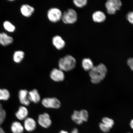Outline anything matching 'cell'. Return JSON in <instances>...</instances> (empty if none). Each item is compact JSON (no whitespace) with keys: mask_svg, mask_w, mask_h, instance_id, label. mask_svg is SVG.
<instances>
[{"mask_svg":"<svg viewBox=\"0 0 133 133\" xmlns=\"http://www.w3.org/2000/svg\"><path fill=\"white\" fill-rule=\"evenodd\" d=\"M71 133H79V131L77 128H75L72 130Z\"/></svg>","mask_w":133,"mask_h":133,"instance_id":"29","label":"cell"},{"mask_svg":"<svg viewBox=\"0 0 133 133\" xmlns=\"http://www.w3.org/2000/svg\"><path fill=\"white\" fill-rule=\"evenodd\" d=\"M78 18V14L75 10L69 8L63 13L61 21L66 25L73 24L77 21Z\"/></svg>","mask_w":133,"mask_h":133,"instance_id":"3","label":"cell"},{"mask_svg":"<svg viewBox=\"0 0 133 133\" xmlns=\"http://www.w3.org/2000/svg\"><path fill=\"white\" fill-rule=\"evenodd\" d=\"M3 26L6 31L10 32H13L16 30V27L10 22L5 21L3 23Z\"/></svg>","mask_w":133,"mask_h":133,"instance_id":"21","label":"cell"},{"mask_svg":"<svg viewBox=\"0 0 133 133\" xmlns=\"http://www.w3.org/2000/svg\"><path fill=\"white\" fill-rule=\"evenodd\" d=\"M10 96V93L7 89H0V100L7 101Z\"/></svg>","mask_w":133,"mask_h":133,"instance_id":"22","label":"cell"},{"mask_svg":"<svg viewBox=\"0 0 133 133\" xmlns=\"http://www.w3.org/2000/svg\"><path fill=\"white\" fill-rule=\"evenodd\" d=\"M105 6L108 14L114 15L120 9L122 3L119 0H109L106 2Z\"/></svg>","mask_w":133,"mask_h":133,"instance_id":"6","label":"cell"},{"mask_svg":"<svg viewBox=\"0 0 133 133\" xmlns=\"http://www.w3.org/2000/svg\"><path fill=\"white\" fill-rule=\"evenodd\" d=\"M38 122L41 127L45 129L49 127L52 124L50 117L47 113L39 115L38 117Z\"/></svg>","mask_w":133,"mask_h":133,"instance_id":"8","label":"cell"},{"mask_svg":"<svg viewBox=\"0 0 133 133\" xmlns=\"http://www.w3.org/2000/svg\"><path fill=\"white\" fill-rule=\"evenodd\" d=\"M0 133H6L4 130L1 127H0Z\"/></svg>","mask_w":133,"mask_h":133,"instance_id":"31","label":"cell"},{"mask_svg":"<svg viewBox=\"0 0 133 133\" xmlns=\"http://www.w3.org/2000/svg\"><path fill=\"white\" fill-rule=\"evenodd\" d=\"M107 72V68L104 64L101 63L94 66L89 71L91 82L94 84H99L105 78Z\"/></svg>","mask_w":133,"mask_h":133,"instance_id":"1","label":"cell"},{"mask_svg":"<svg viewBox=\"0 0 133 133\" xmlns=\"http://www.w3.org/2000/svg\"><path fill=\"white\" fill-rule=\"evenodd\" d=\"M127 63L128 65L133 71V58H130L128 59Z\"/></svg>","mask_w":133,"mask_h":133,"instance_id":"28","label":"cell"},{"mask_svg":"<svg viewBox=\"0 0 133 133\" xmlns=\"http://www.w3.org/2000/svg\"><path fill=\"white\" fill-rule=\"evenodd\" d=\"M89 114L88 111L85 109H82L80 111L75 110L71 116L72 120L78 125H80L84 122H86L89 118Z\"/></svg>","mask_w":133,"mask_h":133,"instance_id":"5","label":"cell"},{"mask_svg":"<svg viewBox=\"0 0 133 133\" xmlns=\"http://www.w3.org/2000/svg\"><path fill=\"white\" fill-rule=\"evenodd\" d=\"M82 67L86 71H89L94 67V64L90 58H84L82 59L81 62Z\"/></svg>","mask_w":133,"mask_h":133,"instance_id":"18","label":"cell"},{"mask_svg":"<svg viewBox=\"0 0 133 133\" xmlns=\"http://www.w3.org/2000/svg\"><path fill=\"white\" fill-rule=\"evenodd\" d=\"M50 77L53 81L56 82H61L65 79V75L64 71L59 68H54L51 71Z\"/></svg>","mask_w":133,"mask_h":133,"instance_id":"10","label":"cell"},{"mask_svg":"<svg viewBox=\"0 0 133 133\" xmlns=\"http://www.w3.org/2000/svg\"><path fill=\"white\" fill-rule=\"evenodd\" d=\"M126 17L128 21L131 24H133V11L128 13Z\"/></svg>","mask_w":133,"mask_h":133,"instance_id":"27","label":"cell"},{"mask_svg":"<svg viewBox=\"0 0 133 133\" xmlns=\"http://www.w3.org/2000/svg\"><path fill=\"white\" fill-rule=\"evenodd\" d=\"M25 54L24 51L18 50L15 51L13 56V60L16 63H21L24 59Z\"/></svg>","mask_w":133,"mask_h":133,"instance_id":"20","label":"cell"},{"mask_svg":"<svg viewBox=\"0 0 133 133\" xmlns=\"http://www.w3.org/2000/svg\"><path fill=\"white\" fill-rule=\"evenodd\" d=\"M93 21L96 23H102L105 20L106 16L104 13L100 11H95L92 15Z\"/></svg>","mask_w":133,"mask_h":133,"instance_id":"17","label":"cell"},{"mask_svg":"<svg viewBox=\"0 0 133 133\" xmlns=\"http://www.w3.org/2000/svg\"><path fill=\"white\" fill-rule=\"evenodd\" d=\"M63 13L59 8L51 7L48 10L46 13V17L50 22L55 24L61 21Z\"/></svg>","mask_w":133,"mask_h":133,"instance_id":"4","label":"cell"},{"mask_svg":"<svg viewBox=\"0 0 133 133\" xmlns=\"http://www.w3.org/2000/svg\"><path fill=\"white\" fill-rule=\"evenodd\" d=\"M6 113L2 105L0 103V126L3 123L6 118Z\"/></svg>","mask_w":133,"mask_h":133,"instance_id":"25","label":"cell"},{"mask_svg":"<svg viewBox=\"0 0 133 133\" xmlns=\"http://www.w3.org/2000/svg\"><path fill=\"white\" fill-rule=\"evenodd\" d=\"M99 127L101 130L103 132L105 133L109 132L111 129L110 128L102 122L100 123L99 124Z\"/></svg>","mask_w":133,"mask_h":133,"instance_id":"26","label":"cell"},{"mask_svg":"<svg viewBox=\"0 0 133 133\" xmlns=\"http://www.w3.org/2000/svg\"><path fill=\"white\" fill-rule=\"evenodd\" d=\"M28 98L30 102L37 104L41 101L40 95L37 89H33L28 92Z\"/></svg>","mask_w":133,"mask_h":133,"instance_id":"14","label":"cell"},{"mask_svg":"<svg viewBox=\"0 0 133 133\" xmlns=\"http://www.w3.org/2000/svg\"><path fill=\"white\" fill-rule=\"evenodd\" d=\"M102 123L106 125L111 129L114 124V122L112 119L107 117H104L102 119Z\"/></svg>","mask_w":133,"mask_h":133,"instance_id":"24","label":"cell"},{"mask_svg":"<svg viewBox=\"0 0 133 133\" xmlns=\"http://www.w3.org/2000/svg\"><path fill=\"white\" fill-rule=\"evenodd\" d=\"M29 111L25 106H20L15 114L16 117L19 120H24L28 117Z\"/></svg>","mask_w":133,"mask_h":133,"instance_id":"15","label":"cell"},{"mask_svg":"<svg viewBox=\"0 0 133 133\" xmlns=\"http://www.w3.org/2000/svg\"><path fill=\"white\" fill-rule=\"evenodd\" d=\"M28 91L25 89H21L19 91L18 96L20 102L23 105L28 106L30 102L28 98Z\"/></svg>","mask_w":133,"mask_h":133,"instance_id":"13","label":"cell"},{"mask_svg":"<svg viewBox=\"0 0 133 133\" xmlns=\"http://www.w3.org/2000/svg\"><path fill=\"white\" fill-rule=\"evenodd\" d=\"M73 3L76 7L81 8L87 5L88 1L87 0H74Z\"/></svg>","mask_w":133,"mask_h":133,"instance_id":"23","label":"cell"},{"mask_svg":"<svg viewBox=\"0 0 133 133\" xmlns=\"http://www.w3.org/2000/svg\"><path fill=\"white\" fill-rule=\"evenodd\" d=\"M58 133H69V132H67V131H66L64 130H62L60 131Z\"/></svg>","mask_w":133,"mask_h":133,"instance_id":"32","label":"cell"},{"mask_svg":"<svg viewBox=\"0 0 133 133\" xmlns=\"http://www.w3.org/2000/svg\"><path fill=\"white\" fill-rule=\"evenodd\" d=\"M51 42L54 47L59 51L64 49L66 45L65 41L62 36L59 35H56L53 36Z\"/></svg>","mask_w":133,"mask_h":133,"instance_id":"9","label":"cell"},{"mask_svg":"<svg viewBox=\"0 0 133 133\" xmlns=\"http://www.w3.org/2000/svg\"><path fill=\"white\" fill-rule=\"evenodd\" d=\"M20 10L23 16L26 18H30L34 14L35 9L34 7L31 5L24 4L22 5Z\"/></svg>","mask_w":133,"mask_h":133,"instance_id":"11","label":"cell"},{"mask_svg":"<svg viewBox=\"0 0 133 133\" xmlns=\"http://www.w3.org/2000/svg\"><path fill=\"white\" fill-rule=\"evenodd\" d=\"M41 103L44 107L47 108L58 109L61 106L60 101L55 97L45 98L42 100Z\"/></svg>","mask_w":133,"mask_h":133,"instance_id":"7","label":"cell"},{"mask_svg":"<svg viewBox=\"0 0 133 133\" xmlns=\"http://www.w3.org/2000/svg\"><path fill=\"white\" fill-rule=\"evenodd\" d=\"M76 58L71 55L68 54L60 58L58 62L59 69L63 71H69L76 67Z\"/></svg>","mask_w":133,"mask_h":133,"instance_id":"2","label":"cell"},{"mask_svg":"<svg viewBox=\"0 0 133 133\" xmlns=\"http://www.w3.org/2000/svg\"><path fill=\"white\" fill-rule=\"evenodd\" d=\"M11 129L13 133H23L24 128L21 123L18 121H14L11 125Z\"/></svg>","mask_w":133,"mask_h":133,"instance_id":"19","label":"cell"},{"mask_svg":"<svg viewBox=\"0 0 133 133\" xmlns=\"http://www.w3.org/2000/svg\"><path fill=\"white\" fill-rule=\"evenodd\" d=\"M130 126L131 129L133 130V119L130 121Z\"/></svg>","mask_w":133,"mask_h":133,"instance_id":"30","label":"cell"},{"mask_svg":"<svg viewBox=\"0 0 133 133\" xmlns=\"http://www.w3.org/2000/svg\"><path fill=\"white\" fill-rule=\"evenodd\" d=\"M13 39L11 36H8L6 33H0V44L4 46H6L12 44Z\"/></svg>","mask_w":133,"mask_h":133,"instance_id":"16","label":"cell"},{"mask_svg":"<svg viewBox=\"0 0 133 133\" xmlns=\"http://www.w3.org/2000/svg\"><path fill=\"white\" fill-rule=\"evenodd\" d=\"M131 133L130 132H128V133Z\"/></svg>","mask_w":133,"mask_h":133,"instance_id":"33","label":"cell"},{"mask_svg":"<svg viewBox=\"0 0 133 133\" xmlns=\"http://www.w3.org/2000/svg\"><path fill=\"white\" fill-rule=\"evenodd\" d=\"M36 123L34 119L31 117H27L24 120V129L28 132H32L36 129Z\"/></svg>","mask_w":133,"mask_h":133,"instance_id":"12","label":"cell"}]
</instances>
